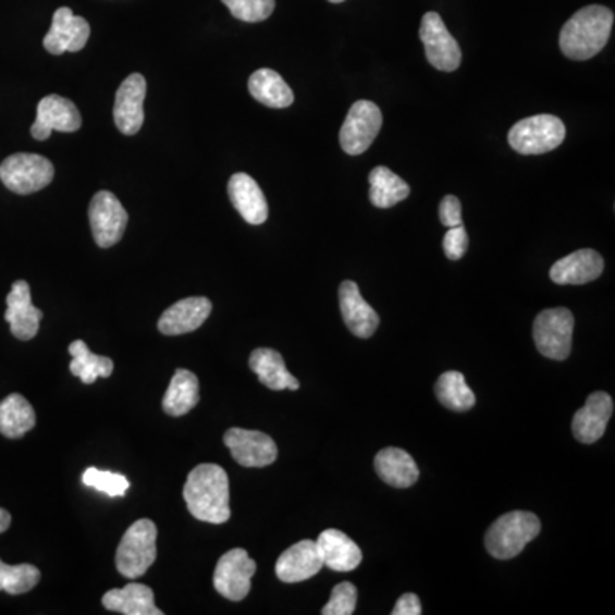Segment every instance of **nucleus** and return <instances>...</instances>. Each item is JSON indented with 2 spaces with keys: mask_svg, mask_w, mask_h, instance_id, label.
<instances>
[{
  "mask_svg": "<svg viewBox=\"0 0 615 615\" xmlns=\"http://www.w3.org/2000/svg\"><path fill=\"white\" fill-rule=\"evenodd\" d=\"M183 500L197 520L212 525L226 524L231 516L226 470L214 464L195 467L183 488Z\"/></svg>",
  "mask_w": 615,
  "mask_h": 615,
  "instance_id": "1",
  "label": "nucleus"
},
{
  "mask_svg": "<svg viewBox=\"0 0 615 615\" xmlns=\"http://www.w3.org/2000/svg\"><path fill=\"white\" fill-rule=\"evenodd\" d=\"M614 12L604 5L580 9L561 29L559 47L571 60L593 59L611 38Z\"/></svg>",
  "mask_w": 615,
  "mask_h": 615,
  "instance_id": "2",
  "label": "nucleus"
},
{
  "mask_svg": "<svg viewBox=\"0 0 615 615\" xmlns=\"http://www.w3.org/2000/svg\"><path fill=\"white\" fill-rule=\"evenodd\" d=\"M540 528V520L533 513H506L485 533V549L496 559H513L539 536Z\"/></svg>",
  "mask_w": 615,
  "mask_h": 615,
  "instance_id": "3",
  "label": "nucleus"
},
{
  "mask_svg": "<svg viewBox=\"0 0 615 615\" xmlns=\"http://www.w3.org/2000/svg\"><path fill=\"white\" fill-rule=\"evenodd\" d=\"M156 539H158V528L155 521L137 520L128 527L127 532L123 533L116 549V569L120 575L127 580H137L147 569L151 568L156 561Z\"/></svg>",
  "mask_w": 615,
  "mask_h": 615,
  "instance_id": "4",
  "label": "nucleus"
},
{
  "mask_svg": "<svg viewBox=\"0 0 615 615\" xmlns=\"http://www.w3.org/2000/svg\"><path fill=\"white\" fill-rule=\"evenodd\" d=\"M566 127L554 115H536L520 120L508 134L509 146L520 155H545L563 144Z\"/></svg>",
  "mask_w": 615,
  "mask_h": 615,
  "instance_id": "5",
  "label": "nucleus"
},
{
  "mask_svg": "<svg viewBox=\"0 0 615 615\" xmlns=\"http://www.w3.org/2000/svg\"><path fill=\"white\" fill-rule=\"evenodd\" d=\"M56 175L50 159L29 152H17L0 164V180L14 194L29 195L44 190Z\"/></svg>",
  "mask_w": 615,
  "mask_h": 615,
  "instance_id": "6",
  "label": "nucleus"
},
{
  "mask_svg": "<svg viewBox=\"0 0 615 615\" xmlns=\"http://www.w3.org/2000/svg\"><path fill=\"white\" fill-rule=\"evenodd\" d=\"M575 317L568 308H551L537 315L533 323V341L545 358L564 361L569 358L573 346Z\"/></svg>",
  "mask_w": 615,
  "mask_h": 615,
  "instance_id": "7",
  "label": "nucleus"
},
{
  "mask_svg": "<svg viewBox=\"0 0 615 615\" xmlns=\"http://www.w3.org/2000/svg\"><path fill=\"white\" fill-rule=\"evenodd\" d=\"M381 123H383V116L377 104L366 100L356 101L350 107L346 122L342 125L341 135H339L342 149L350 156L368 151L369 146L380 134Z\"/></svg>",
  "mask_w": 615,
  "mask_h": 615,
  "instance_id": "8",
  "label": "nucleus"
},
{
  "mask_svg": "<svg viewBox=\"0 0 615 615\" xmlns=\"http://www.w3.org/2000/svg\"><path fill=\"white\" fill-rule=\"evenodd\" d=\"M419 36L425 44L428 62L434 69L453 72L460 67V45L450 35L448 28H446L438 12H426L421 21Z\"/></svg>",
  "mask_w": 615,
  "mask_h": 615,
  "instance_id": "9",
  "label": "nucleus"
},
{
  "mask_svg": "<svg viewBox=\"0 0 615 615\" xmlns=\"http://www.w3.org/2000/svg\"><path fill=\"white\" fill-rule=\"evenodd\" d=\"M257 563L245 549H231L218 561L214 571V588L224 599L239 602L251 590V578Z\"/></svg>",
  "mask_w": 615,
  "mask_h": 615,
  "instance_id": "10",
  "label": "nucleus"
},
{
  "mask_svg": "<svg viewBox=\"0 0 615 615\" xmlns=\"http://www.w3.org/2000/svg\"><path fill=\"white\" fill-rule=\"evenodd\" d=\"M89 223L96 245L110 248L122 239L128 214L112 192L101 190L89 204Z\"/></svg>",
  "mask_w": 615,
  "mask_h": 615,
  "instance_id": "11",
  "label": "nucleus"
},
{
  "mask_svg": "<svg viewBox=\"0 0 615 615\" xmlns=\"http://www.w3.org/2000/svg\"><path fill=\"white\" fill-rule=\"evenodd\" d=\"M224 445L242 467L260 469L278 460V445L269 434L250 429L231 428L224 434Z\"/></svg>",
  "mask_w": 615,
  "mask_h": 615,
  "instance_id": "12",
  "label": "nucleus"
},
{
  "mask_svg": "<svg viewBox=\"0 0 615 615\" xmlns=\"http://www.w3.org/2000/svg\"><path fill=\"white\" fill-rule=\"evenodd\" d=\"M83 125L79 110L67 98L59 95L45 96L38 103L32 135L36 140H47L53 131L77 132Z\"/></svg>",
  "mask_w": 615,
  "mask_h": 615,
  "instance_id": "13",
  "label": "nucleus"
},
{
  "mask_svg": "<svg viewBox=\"0 0 615 615\" xmlns=\"http://www.w3.org/2000/svg\"><path fill=\"white\" fill-rule=\"evenodd\" d=\"M91 28L88 21L76 16L69 8L57 9L50 32L44 38V47L52 56L79 52L88 44Z\"/></svg>",
  "mask_w": 615,
  "mask_h": 615,
  "instance_id": "14",
  "label": "nucleus"
},
{
  "mask_svg": "<svg viewBox=\"0 0 615 615\" xmlns=\"http://www.w3.org/2000/svg\"><path fill=\"white\" fill-rule=\"evenodd\" d=\"M146 93V77L140 74H131L120 84L115 96L113 119H115L116 128L122 134L134 135L143 127Z\"/></svg>",
  "mask_w": 615,
  "mask_h": 615,
  "instance_id": "15",
  "label": "nucleus"
},
{
  "mask_svg": "<svg viewBox=\"0 0 615 615\" xmlns=\"http://www.w3.org/2000/svg\"><path fill=\"white\" fill-rule=\"evenodd\" d=\"M322 568L323 559L318 551L317 540L306 539L282 552L275 563V575L284 583H299L310 580Z\"/></svg>",
  "mask_w": 615,
  "mask_h": 615,
  "instance_id": "16",
  "label": "nucleus"
},
{
  "mask_svg": "<svg viewBox=\"0 0 615 615\" xmlns=\"http://www.w3.org/2000/svg\"><path fill=\"white\" fill-rule=\"evenodd\" d=\"M4 318L11 325L12 335L20 341H32L38 334L44 313L33 305L28 282L16 281L12 284Z\"/></svg>",
  "mask_w": 615,
  "mask_h": 615,
  "instance_id": "17",
  "label": "nucleus"
},
{
  "mask_svg": "<svg viewBox=\"0 0 615 615\" xmlns=\"http://www.w3.org/2000/svg\"><path fill=\"white\" fill-rule=\"evenodd\" d=\"M614 413V402L605 392H595L573 417V434L583 445H592L604 436Z\"/></svg>",
  "mask_w": 615,
  "mask_h": 615,
  "instance_id": "18",
  "label": "nucleus"
},
{
  "mask_svg": "<svg viewBox=\"0 0 615 615\" xmlns=\"http://www.w3.org/2000/svg\"><path fill=\"white\" fill-rule=\"evenodd\" d=\"M339 303L341 313L347 329L356 337L369 339L380 325V317L362 298L358 284L354 281H344L339 287Z\"/></svg>",
  "mask_w": 615,
  "mask_h": 615,
  "instance_id": "19",
  "label": "nucleus"
},
{
  "mask_svg": "<svg viewBox=\"0 0 615 615\" xmlns=\"http://www.w3.org/2000/svg\"><path fill=\"white\" fill-rule=\"evenodd\" d=\"M211 311L212 303L202 296L182 299L161 315L159 332L164 335L190 334L204 325Z\"/></svg>",
  "mask_w": 615,
  "mask_h": 615,
  "instance_id": "20",
  "label": "nucleus"
},
{
  "mask_svg": "<svg viewBox=\"0 0 615 615\" xmlns=\"http://www.w3.org/2000/svg\"><path fill=\"white\" fill-rule=\"evenodd\" d=\"M604 272V258L595 250L583 248L568 257L561 258L551 267L552 281L559 286H581L595 281Z\"/></svg>",
  "mask_w": 615,
  "mask_h": 615,
  "instance_id": "21",
  "label": "nucleus"
},
{
  "mask_svg": "<svg viewBox=\"0 0 615 615\" xmlns=\"http://www.w3.org/2000/svg\"><path fill=\"white\" fill-rule=\"evenodd\" d=\"M227 194H230L231 204L235 206L236 211L246 223L254 224V226L266 223L269 218L266 195L250 175L236 173L231 176L227 183Z\"/></svg>",
  "mask_w": 615,
  "mask_h": 615,
  "instance_id": "22",
  "label": "nucleus"
},
{
  "mask_svg": "<svg viewBox=\"0 0 615 615\" xmlns=\"http://www.w3.org/2000/svg\"><path fill=\"white\" fill-rule=\"evenodd\" d=\"M317 545L318 551L322 554L323 568L347 573L354 571L362 563V552L359 545L346 533L335 528H329L325 532L320 533Z\"/></svg>",
  "mask_w": 615,
  "mask_h": 615,
  "instance_id": "23",
  "label": "nucleus"
},
{
  "mask_svg": "<svg viewBox=\"0 0 615 615\" xmlns=\"http://www.w3.org/2000/svg\"><path fill=\"white\" fill-rule=\"evenodd\" d=\"M103 607L123 615H161L155 604V592L143 583H128L104 593Z\"/></svg>",
  "mask_w": 615,
  "mask_h": 615,
  "instance_id": "24",
  "label": "nucleus"
},
{
  "mask_svg": "<svg viewBox=\"0 0 615 615\" xmlns=\"http://www.w3.org/2000/svg\"><path fill=\"white\" fill-rule=\"evenodd\" d=\"M374 469L381 481L393 488H410L419 479V469L409 453L392 446L378 453L374 457Z\"/></svg>",
  "mask_w": 615,
  "mask_h": 615,
  "instance_id": "25",
  "label": "nucleus"
},
{
  "mask_svg": "<svg viewBox=\"0 0 615 615\" xmlns=\"http://www.w3.org/2000/svg\"><path fill=\"white\" fill-rule=\"evenodd\" d=\"M250 368L262 385L270 390H298L299 381L287 371L286 362L274 349L260 347L250 356Z\"/></svg>",
  "mask_w": 615,
  "mask_h": 615,
  "instance_id": "26",
  "label": "nucleus"
},
{
  "mask_svg": "<svg viewBox=\"0 0 615 615\" xmlns=\"http://www.w3.org/2000/svg\"><path fill=\"white\" fill-rule=\"evenodd\" d=\"M248 91L258 103L269 108H287L293 104L294 93L286 81L272 69H258L248 81Z\"/></svg>",
  "mask_w": 615,
  "mask_h": 615,
  "instance_id": "27",
  "label": "nucleus"
},
{
  "mask_svg": "<svg viewBox=\"0 0 615 615\" xmlns=\"http://www.w3.org/2000/svg\"><path fill=\"white\" fill-rule=\"evenodd\" d=\"M199 404V380L188 369H176L163 398L168 416L182 417Z\"/></svg>",
  "mask_w": 615,
  "mask_h": 615,
  "instance_id": "28",
  "label": "nucleus"
},
{
  "mask_svg": "<svg viewBox=\"0 0 615 615\" xmlns=\"http://www.w3.org/2000/svg\"><path fill=\"white\" fill-rule=\"evenodd\" d=\"M369 200L378 209H390L407 199L410 187L390 168L377 167L369 173Z\"/></svg>",
  "mask_w": 615,
  "mask_h": 615,
  "instance_id": "29",
  "label": "nucleus"
},
{
  "mask_svg": "<svg viewBox=\"0 0 615 615\" xmlns=\"http://www.w3.org/2000/svg\"><path fill=\"white\" fill-rule=\"evenodd\" d=\"M36 425V414L23 395L11 393L0 402V433L11 440L24 436Z\"/></svg>",
  "mask_w": 615,
  "mask_h": 615,
  "instance_id": "30",
  "label": "nucleus"
},
{
  "mask_svg": "<svg viewBox=\"0 0 615 615\" xmlns=\"http://www.w3.org/2000/svg\"><path fill=\"white\" fill-rule=\"evenodd\" d=\"M69 353L72 356V362L69 366L71 373L79 378L84 385H93L98 378L112 377L113 369H115L112 359L107 356H96L89 350L86 342H72Z\"/></svg>",
  "mask_w": 615,
  "mask_h": 615,
  "instance_id": "31",
  "label": "nucleus"
},
{
  "mask_svg": "<svg viewBox=\"0 0 615 615\" xmlns=\"http://www.w3.org/2000/svg\"><path fill=\"white\" fill-rule=\"evenodd\" d=\"M434 392L438 401L445 405L446 409L455 413H465L476 405V395L467 385L464 374L458 371H446L441 374L434 385Z\"/></svg>",
  "mask_w": 615,
  "mask_h": 615,
  "instance_id": "32",
  "label": "nucleus"
},
{
  "mask_svg": "<svg viewBox=\"0 0 615 615\" xmlns=\"http://www.w3.org/2000/svg\"><path fill=\"white\" fill-rule=\"evenodd\" d=\"M41 573L33 564H17L9 566L0 559V592L9 595H23L32 592L40 583Z\"/></svg>",
  "mask_w": 615,
  "mask_h": 615,
  "instance_id": "33",
  "label": "nucleus"
},
{
  "mask_svg": "<svg viewBox=\"0 0 615 615\" xmlns=\"http://www.w3.org/2000/svg\"><path fill=\"white\" fill-rule=\"evenodd\" d=\"M83 482L84 485L103 492L110 497L125 496V492L131 488L127 477L122 476V473L95 469V467L86 469V472L83 473Z\"/></svg>",
  "mask_w": 615,
  "mask_h": 615,
  "instance_id": "34",
  "label": "nucleus"
},
{
  "mask_svg": "<svg viewBox=\"0 0 615 615\" xmlns=\"http://www.w3.org/2000/svg\"><path fill=\"white\" fill-rule=\"evenodd\" d=\"M223 4L230 9L233 17L245 23L269 20L275 9V0H223Z\"/></svg>",
  "mask_w": 615,
  "mask_h": 615,
  "instance_id": "35",
  "label": "nucleus"
},
{
  "mask_svg": "<svg viewBox=\"0 0 615 615\" xmlns=\"http://www.w3.org/2000/svg\"><path fill=\"white\" fill-rule=\"evenodd\" d=\"M358 604V588L354 587L349 581L339 583L332 590L329 604L322 608L323 615H350L356 611Z\"/></svg>",
  "mask_w": 615,
  "mask_h": 615,
  "instance_id": "36",
  "label": "nucleus"
},
{
  "mask_svg": "<svg viewBox=\"0 0 615 615\" xmlns=\"http://www.w3.org/2000/svg\"><path fill=\"white\" fill-rule=\"evenodd\" d=\"M469 248V235L464 224L457 227H448L445 238H443V250L450 260H460L465 251Z\"/></svg>",
  "mask_w": 615,
  "mask_h": 615,
  "instance_id": "37",
  "label": "nucleus"
},
{
  "mask_svg": "<svg viewBox=\"0 0 615 615\" xmlns=\"http://www.w3.org/2000/svg\"><path fill=\"white\" fill-rule=\"evenodd\" d=\"M441 224L446 227H457L464 224L462 221V204L455 195H446L440 204Z\"/></svg>",
  "mask_w": 615,
  "mask_h": 615,
  "instance_id": "38",
  "label": "nucleus"
},
{
  "mask_svg": "<svg viewBox=\"0 0 615 615\" xmlns=\"http://www.w3.org/2000/svg\"><path fill=\"white\" fill-rule=\"evenodd\" d=\"M393 615H421V602L414 593H405L397 600V604L393 607Z\"/></svg>",
  "mask_w": 615,
  "mask_h": 615,
  "instance_id": "39",
  "label": "nucleus"
},
{
  "mask_svg": "<svg viewBox=\"0 0 615 615\" xmlns=\"http://www.w3.org/2000/svg\"><path fill=\"white\" fill-rule=\"evenodd\" d=\"M11 527V515L4 508H0V533H4Z\"/></svg>",
  "mask_w": 615,
  "mask_h": 615,
  "instance_id": "40",
  "label": "nucleus"
},
{
  "mask_svg": "<svg viewBox=\"0 0 615 615\" xmlns=\"http://www.w3.org/2000/svg\"><path fill=\"white\" fill-rule=\"evenodd\" d=\"M329 2H332V4H341L344 0H329Z\"/></svg>",
  "mask_w": 615,
  "mask_h": 615,
  "instance_id": "41",
  "label": "nucleus"
}]
</instances>
